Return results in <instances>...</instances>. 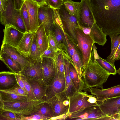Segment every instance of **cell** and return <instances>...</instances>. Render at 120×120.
I'll return each instance as SVG.
<instances>
[{"instance_id":"1","label":"cell","mask_w":120,"mask_h":120,"mask_svg":"<svg viewBox=\"0 0 120 120\" xmlns=\"http://www.w3.org/2000/svg\"><path fill=\"white\" fill-rule=\"evenodd\" d=\"M96 22L107 35L120 34V0H90Z\"/></svg>"},{"instance_id":"2","label":"cell","mask_w":120,"mask_h":120,"mask_svg":"<svg viewBox=\"0 0 120 120\" xmlns=\"http://www.w3.org/2000/svg\"><path fill=\"white\" fill-rule=\"evenodd\" d=\"M110 75L97 61L92 51L88 63L84 68L82 74L84 91L90 92V89L94 87L103 89V84L106 82Z\"/></svg>"},{"instance_id":"3","label":"cell","mask_w":120,"mask_h":120,"mask_svg":"<svg viewBox=\"0 0 120 120\" xmlns=\"http://www.w3.org/2000/svg\"><path fill=\"white\" fill-rule=\"evenodd\" d=\"M47 101L45 98L40 100L24 102L3 101L2 110L12 112L20 116H29L36 112L43 104Z\"/></svg>"},{"instance_id":"4","label":"cell","mask_w":120,"mask_h":120,"mask_svg":"<svg viewBox=\"0 0 120 120\" xmlns=\"http://www.w3.org/2000/svg\"><path fill=\"white\" fill-rule=\"evenodd\" d=\"M69 99V114L79 112L92 106L99 105L96 97L87 92L76 91Z\"/></svg>"},{"instance_id":"5","label":"cell","mask_w":120,"mask_h":120,"mask_svg":"<svg viewBox=\"0 0 120 120\" xmlns=\"http://www.w3.org/2000/svg\"><path fill=\"white\" fill-rule=\"evenodd\" d=\"M59 11L66 34L77 47L78 43L75 29L77 28H81L79 24L76 16L70 14L63 4Z\"/></svg>"},{"instance_id":"6","label":"cell","mask_w":120,"mask_h":120,"mask_svg":"<svg viewBox=\"0 0 120 120\" xmlns=\"http://www.w3.org/2000/svg\"><path fill=\"white\" fill-rule=\"evenodd\" d=\"M75 31L78 43L77 47L82 54L84 69L91 58L93 46L95 43L90 35L85 34L81 28H76Z\"/></svg>"},{"instance_id":"7","label":"cell","mask_w":120,"mask_h":120,"mask_svg":"<svg viewBox=\"0 0 120 120\" xmlns=\"http://www.w3.org/2000/svg\"><path fill=\"white\" fill-rule=\"evenodd\" d=\"M47 100L53 112V117L50 120H57L63 115L69 114V99L65 90Z\"/></svg>"},{"instance_id":"8","label":"cell","mask_w":120,"mask_h":120,"mask_svg":"<svg viewBox=\"0 0 120 120\" xmlns=\"http://www.w3.org/2000/svg\"><path fill=\"white\" fill-rule=\"evenodd\" d=\"M77 18L81 27H91L95 21L90 0H81Z\"/></svg>"},{"instance_id":"9","label":"cell","mask_w":120,"mask_h":120,"mask_svg":"<svg viewBox=\"0 0 120 120\" xmlns=\"http://www.w3.org/2000/svg\"><path fill=\"white\" fill-rule=\"evenodd\" d=\"M106 115L102 111L99 105H94L79 112L69 114L66 120H100Z\"/></svg>"},{"instance_id":"10","label":"cell","mask_w":120,"mask_h":120,"mask_svg":"<svg viewBox=\"0 0 120 120\" xmlns=\"http://www.w3.org/2000/svg\"><path fill=\"white\" fill-rule=\"evenodd\" d=\"M30 62V65L25 67L18 73L26 79L37 81L44 84L43 81L41 58Z\"/></svg>"},{"instance_id":"11","label":"cell","mask_w":120,"mask_h":120,"mask_svg":"<svg viewBox=\"0 0 120 120\" xmlns=\"http://www.w3.org/2000/svg\"><path fill=\"white\" fill-rule=\"evenodd\" d=\"M66 83L64 74L56 70L55 77L47 86L45 97L47 100L52 98L58 94L65 90Z\"/></svg>"},{"instance_id":"12","label":"cell","mask_w":120,"mask_h":120,"mask_svg":"<svg viewBox=\"0 0 120 120\" xmlns=\"http://www.w3.org/2000/svg\"><path fill=\"white\" fill-rule=\"evenodd\" d=\"M5 26L2 45L8 44L17 48L24 33L11 24H8Z\"/></svg>"},{"instance_id":"13","label":"cell","mask_w":120,"mask_h":120,"mask_svg":"<svg viewBox=\"0 0 120 120\" xmlns=\"http://www.w3.org/2000/svg\"><path fill=\"white\" fill-rule=\"evenodd\" d=\"M43 70V81L47 86L54 78L56 72L55 61L53 59L48 58H41Z\"/></svg>"},{"instance_id":"14","label":"cell","mask_w":120,"mask_h":120,"mask_svg":"<svg viewBox=\"0 0 120 120\" xmlns=\"http://www.w3.org/2000/svg\"><path fill=\"white\" fill-rule=\"evenodd\" d=\"M90 92L96 97L98 105L105 100L120 96V84L105 89L93 88L90 89Z\"/></svg>"},{"instance_id":"15","label":"cell","mask_w":120,"mask_h":120,"mask_svg":"<svg viewBox=\"0 0 120 120\" xmlns=\"http://www.w3.org/2000/svg\"><path fill=\"white\" fill-rule=\"evenodd\" d=\"M3 53L7 54L14 60L19 63L22 69L31 64L28 58L25 57L21 53L17 48L9 45H2L0 54Z\"/></svg>"},{"instance_id":"16","label":"cell","mask_w":120,"mask_h":120,"mask_svg":"<svg viewBox=\"0 0 120 120\" xmlns=\"http://www.w3.org/2000/svg\"><path fill=\"white\" fill-rule=\"evenodd\" d=\"M54 9L46 5L40 6L38 10L39 26L43 23L47 34L53 23Z\"/></svg>"},{"instance_id":"17","label":"cell","mask_w":120,"mask_h":120,"mask_svg":"<svg viewBox=\"0 0 120 120\" xmlns=\"http://www.w3.org/2000/svg\"><path fill=\"white\" fill-rule=\"evenodd\" d=\"M28 14L30 31L35 32L39 26L38 10L40 6L36 2L32 0H24Z\"/></svg>"},{"instance_id":"18","label":"cell","mask_w":120,"mask_h":120,"mask_svg":"<svg viewBox=\"0 0 120 120\" xmlns=\"http://www.w3.org/2000/svg\"><path fill=\"white\" fill-rule=\"evenodd\" d=\"M63 56L64 66V74L66 83L65 91L69 97L76 91L71 81L69 72V65L71 58L67 51L61 50Z\"/></svg>"},{"instance_id":"19","label":"cell","mask_w":120,"mask_h":120,"mask_svg":"<svg viewBox=\"0 0 120 120\" xmlns=\"http://www.w3.org/2000/svg\"><path fill=\"white\" fill-rule=\"evenodd\" d=\"M0 15L1 24L5 26L8 24H12L20 15V10L15 9L13 0H9L5 11Z\"/></svg>"},{"instance_id":"20","label":"cell","mask_w":120,"mask_h":120,"mask_svg":"<svg viewBox=\"0 0 120 120\" xmlns=\"http://www.w3.org/2000/svg\"><path fill=\"white\" fill-rule=\"evenodd\" d=\"M98 105L106 115L113 114L120 111V96L105 100Z\"/></svg>"},{"instance_id":"21","label":"cell","mask_w":120,"mask_h":120,"mask_svg":"<svg viewBox=\"0 0 120 120\" xmlns=\"http://www.w3.org/2000/svg\"><path fill=\"white\" fill-rule=\"evenodd\" d=\"M35 35L41 55L49 46L48 35L43 23L35 32Z\"/></svg>"},{"instance_id":"22","label":"cell","mask_w":120,"mask_h":120,"mask_svg":"<svg viewBox=\"0 0 120 120\" xmlns=\"http://www.w3.org/2000/svg\"><path fill=\"white\" fill-rule=\"evenodd\" d=\"M35 32H29L24 33L17 48L19 51L25 57L28 58Z\"/></svg>"},{"instance_id":"23","label":"cell","mask_w":120,"mask_h":120,"mask_svg":"<svg viewBox=\"0 0 120 120\" xmlns=\"http://www.w3.org/2000/svg\"><path fill=\"white\" fill-rule=\"evenodd\" d=\"M15 74L9 71L0 72V90L10 88L17 83Z\"/></svg>"},{"instance_id":"24","label":"cell","mask_w":120,"mask_h":120,"mask_svg":"<svg viewBox=\"0 0 120 120\" xmlns=\"http://www.w3.org/2000/svg\"><path fill=\"white\" fill-rule=\"evenodd\" d=\"M49 30L54 36L61 50H67V42L65 34L59 27L55 24L52 25Z\"/></svg>"},{"instance_id":"25","label":"cell","mask_w":120,"mask_h":120,"mask_svg":"<svg viewBox=\"0 0 120 120\" xmlns=\"http://www.w3.org/2000/svg\"><path fill=\"white\" fill-rule=\"evenodd\" d=\"M90 35L94 43L103 46L106 42L107 35L98 25L95 22L91 28Z\"/></svg>"},{"instance_id":"26","label":"cell","mask_w":120,"mask_h":120,"mask_svg":"<svg viewBox=\"0 0 120 120\" xmlns=\"http://www.w3.org/2000/svg\"><path fill=\"white\" fill-rule=\"evenodd\" d=\"M25 79L30 85L37 100L46 98L45 94L47 86L37 81Z\"/></svg>"},{"instance_id":"27","label":"cell","mask_w":120,"mask_h":120,"mask_svg":"<svg viewBox=\"0 0 120 120\" xmlns=\"http://www.w3.org/2000/svg\"><path fill=\"white\" fill-rule=\"evenodd\" d=\"M97 47L94 44L92 49L96 60L100 66L110 75H115L117 73L115 66H114L105 59L100 57L98 54L96 50Z\"/></svg>"},{"instance_id":"28","label":"cell","mask_w":120,"mask_h":120,"mask_svg":"<svg viewBox=\"0 0 120 120\" xmlns=\"http://www.w3.org/2000/svg\"><path fill=\"white\" fill-rule=\"evenodd\" d=\"M0 59L5 65L11 71L19 73L22 70L20 64L6 53L0 54Z\"/></svg>"},{"instance_id":"29","label":"cell","mask_w":120,"mask_h":120,"mask_svg":"<svg viewBox=\"0 0 120 120\" xmlns=\"http://www.w3.org/2000/svg\"><path fill=\"white\" fill-rule=\"evenodd\" d=\"M69 74L73 85L76 91L83 90L82 84L79 81L78 74L71 59L69 68Z\"/></svg>"},{"instance_id":"30","label":"cell","mask_w":120,"mask_h":120,"mask_svg":"<svg viewBox=\"0 0 120 120\" xmlns=\"http://www.w3.org/2000/svg\"><path fill=\"white\" fill-rule=\"evenodd\" d=\"M116 34L109 36L111 40V51L109 56L105 59L114 66L115 63L113 59L119 45L120 43V34Z\"/></svg>"},{"instance_id":"31","label":"cell","mask_w":120,"mask_h":120,"mask_svg":"<svg viewBox=\"0 0 120 120\" xmlns=\"http://www.w3.org/2000/svg\"><path fill=\"white\" fill-rule=\"evenodd\" d=\"M0 97L4 102H21L28 101L27 96L0 91Z\"/></svg>"},{"instance_id":"32","label":"cell","mask_w":120,"mask_h":120,"mask_svg":"<svg viewBox=\"0 0 120 120\" xmlns=\"http://www.w3.org/2000/svg\"><path fill=\"white\" fill-rule=\"evenodd\" d=\"M28 58L30 62L41 58V54L36 41L35 34L30 50Z\"/></svg>"},{"instance_id":"33","label":"cell","mask_w":120,"mask_h":120,"mask_svg":"<svg viewBox=\"0 0 120 120\" xmlns=\"http://www.w3.org/2000/svg\"><path fill=\"white\" fill-rule=\"evenodd\" d=\"M63 4L69 14L77 18L80 2H75L71 0H63Z\"/></svg>"},{"instance_id":"34","label":"cell","mask_w":120,"mask_h":120,"mask_svg":"<svg viewBox=\"0 0 120 120\" xmlns=\"http://www.w3.org/2000/svg\"><path fill=\"white\" fill-rule=\"evenodd\" d=\"M35 114L42 115L48 117L50 119L53 117L52 109L47 100L44 102L38 111L33 114Z\"/></svg>"},{"instance_id":"35","label":"cell","mask_w":120,"mask_h":120,"mask_svg":"<svg viewBox=\"0 0 120 120\" xmlns=\"http://www.w3.org/2000/svg\"><path fill=\"white\" fill-rule=\"evenodd\" d=\"M0 120H21L20 116L12 112L0 110Z\"/></svg>"},{"instance_id":"36","label":"cell","mask_w":120,"mask_h":120,"mask_svg":"<svg viewBox=\"0 0 120 120\" xmlns=\"http://www.w3.org/2000/svg\"><path fill=\"white\" fill-rule=\"evenodd\" d=\"M20 15L25 25L27 32L30 31L29 16L27 8L24 2L20 10Z\"/></svg>"},{"instance_id":"37","label":"cell","mask_w":120,"mask_h":120,"mask_svg":"<svg viewBox=\"0 0 120 120\" xmlns=\"http://www.w3.org/2000/svg\"><path fill=\"white\" fill-rule=\"evenodd\" d=\"M0 91L27 96V94L17 83L10 88L5 90H0Z\"/></svg>"},{"instance_id":"38","label":"cell","mask_w":120,"mask_h":120,"mask_svg":"<svg viewBox=\"0 0 120 120\" xmlns=\"http://www.w3.org/2000/svg\"><path fill=\"white\" fill-rule=\"evenodd\" d=\"M21 75V79L23 82L27 92V98L28 101L37 100L34 96L29 84L24 77Z\"/></svg>"},{"instance_id":"39","label":"cell","mask_w":120,"mask_h":120,"mask_svg":"<svg viewBox=\"0 0 120 120\" xmlns=\"http://www.w3.org/2000/svg\"><path fill=\"white\" fill-rule=\"evenodd\" d=\"M21 120H49L50 118L44 115L39 114H35L28 116H20Z\"/></svg>"},{"instance_id":"40","label":"cell","mask_w":120,"mask_h":120,"mask_svg":"<svg viewBox=\"0 0 120 120\" xmlns=\"http://www.w3.org/2000/svg\"><path fill=\"white\" fill-rule=\"evenodd\" d=\"M46 5L54 9H59L63 4V0H44Z\"/></svg>"},{"instance_id":"41","label":"cell","mask_w":120,"mask_h":120,"mask_svg":"<svg viewBox=\"0 0 120 120\" xmlns=\"http://www.w3.org/2000/svg\"><path fill=\"white\" fill-rule=\"evenodd\" d=\"M47 35L49 46L56 51L59 49V48L55 37L50 30Z\"/></svg>"},{"instance_id":"42","label":"cell","mask_w":120,"mask_h":120,"mask_svg":"<svg viewBox=\"0 0 120 120\" xmlns=\"http://www.w3.org/2000/svg\"><path fill=\"white\" fill-rule=\"evenodd\" d=\"M56 51L52 47L49 46L47 49L41 54V57H48L54 59Z\"/></svg>"},{"instance_id":"43","label":"cell","mask_w":120,"mask_h":120,"mask_svg":"<svg viewBox=\"0 0 120 120\" xmlns=\"http://www.w3.org/2000/svg\"><path fill=\"white\" fill-rule=\"evenodd\" d=\"M100 120H120V111L113 114L106 116L101 118Z\"/></svg>"},{"instance_id":"44","label":"cell","mask_w":120,"mask_h":120,"mask_svg":"<svg viewBox=\"0 0 120 120\" xmlns=\"http://www.w3.org/2000/svg\"><path fill=\"white\" fill-rule=\"evenodd\" d=\"M15 76L16 79L17 83L20 87L27 94L23 82L21 79V75L18 73H15Z\"/></svg>"},{"instance_id":"45","label":"cell","mask_w":120,"mask_h":120,"mask_svg":"<svg viewBox=\"0 0 120 120\" xmlns=\"http://www.w3.org/2000/svg\"><path fill=\"white\" fill-rule=\"evenodd\" d=\"M9 0H0V14L5 10L8 5Z\"/></svg>"},{"instance_id":"46","label":"cell","mask_w":120,"mask_h":120,"mask_svg":"<svg viewBox=\"0 0 120 120\" xmlns=\"http://www.w3.org/2000/svg\"><path fill=\"white\" fill-rule=\"evenodd\" d=\"M14 8L16 10H20L24 2V0H13Z\"/></svg>"},{"instance_id":"47","label":"cell","mask_w":120,"mask_h":120,"mask_svg":"<svg viewBox=\"0 0 120 120\" xmlns=\"http://www.w3.org/2000/svg\"><path fill=\"white\" fill-rule=\"evenodd\" d=\"M119 60H120V43L115 53L113 59V62L115 63V61Z\"/></svg>"},{"instance_id":"48","label":"cell","mask_w":120,"mask_h":120,"mask_svg":"<svg viewBox=\"0 0 120 120\" xmlns=\"http://www.w3.org/2000/svg\"><path fill=\"white\" fill-rule=\"evenodd\" d=\"M81 29L83 32L85 34L87 35L90 34L91 28L89 27H86L84 26H81Z\"/></svg>"},{"instance_id":"49","label":"cell","mask_w":120,"mask_h":120,"mask_svg":"<svg viewBox=\"0 0 120 120\" xmlns=\"http://www.w3.org/2000/svg\"><path fill=\"white\" fill-rule=\"evenodd\" d=\"M36 2L40 6L46 5L44 0H32Z\"/></svg>"},{"instance_id":"50","label":"cell","mask_w":120,"mask_h":120,"mask_svg":"<svg viewBox=\"0 0 120 120\" xmlns=\"http://www.w3.org/2000/svg\"><path fill=\"white\" fill-rule=\"evenodd\" d=\"M117 73L120 75V68L117 70Z\"/></svg>"}]
</instances>
